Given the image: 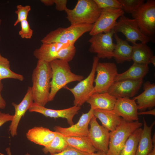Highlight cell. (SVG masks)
Masks as SVG:
<instances>
[{
    "label": "cell",
    "mask_w": 155,
    "mask_h": 155,
    "mask_svg": "<svg viewBox=\"0 0 155 155\" xmlns=\"http://www.w3.org/2000/svg\"><path fill=\"white\" fill-rule=\"evenodd\" d=\"M1 23H2V20L1 19H0V27L1 24ZM1 36H0V40H1Z\"/></svg>",
    "instance_id": "bcb514c9"
},
{
    "label": "cell",
    "mask_w": 155,
    "mask_h": 155,
    "mask_svg": "<svg viewBox=\"0 0 155 155\" xmlns=\"http://www.w3.org/2000/svg\"><path fill=\"white\" fill-rule=\"evenodd\" d=\"M142 125L138 121L128 122L122 118L120 124L114 131L110 132L107 155H119L129 136Z\"/></svg>",
    "instance_id": "5b68a950"
},
{
    "label": "cell",
    "mask_w": 155,
    "mask_h": 155,
    "mask_svg": "<svg viewBox=\"0 0 155 155\" xmlns=\"http://www.w3.org/2000/svg\"><path fill=\"white\" fill-rule=\"evenodd\" d=\"M131 15L141 32L152 39L155 34V1L147 0Z\"/></svg>",
    "instance_id": "8992f818"
},
{
    "label": "cell",
    "mask_w": 155,
    "mask_h": 155,
    "mask_svg": "<svg viewBox=\"0 0 155 155\" xmlns=\"http://www.w3.org/2000/svg\"><path fill=\"white\" fill-rule=\"evenodd\" d=\"M70 45H73L58 42L42 44L39 48L35 50L33 55L38 60L50 63L55 60L59 59L61 51Z\"/></svg>",
    "instance_id": "ac0fdd59"
},
{
    "label": "cell",
    "mask_w": 155,
    "mask_h": 155,
    "mask_svg": "<svg viewBox=\"0 0 155 155\" xmlns=\"http://www.w3.org/2000/svg\"><path fill=\"white\" fill-rule=\"evenodd\" d=\"M40 1L46 6H51L54 4V0H41Z\"/></svg>",
    "instance_id": "ab89813d"
},
{
    "label": "cell",
    "mask_w": 155,
    "mask_h": 155,
    "mask_svg": "<svg viewBox=\"0 0 155 155\" xmlns=\"http://www.w3.org/2000/svg\"><path fill=\"white\" fill-rule=\"evenodd\" d=\"M152 141L154 146H155V133L152 138Z\"/></svg>",
    "instance_id": "f6af8a7d"
},
{
    "label": "cell",
    "mask_w": 155,
    "mask_h": 155,
    "mask_svg": "<svg viewBox=\"0 0 155 155\" xmlns=\"http://www.w3.org/2000/svg\"><path fill=\"white\" fill-rule=\"evenodd\" d=\"M138 110L135 101L126 98L117 99L113 109L118 115L128 122L138 121Z\"/></svg>",
    "instance_id": "e0dca14e"
},
{
    "label": "cell",
    "mask_w": 155,
    "mask_h": 155,
    "mask_svg": "<svg viewBox=\"0 0 155 155\" xmlns=\"http://www.w3.org/2000/svg\"><path fill=\"white\" fill-rule=\"evenodd\" d=\"M90 154L81 152L68 146L62 152L50 155H90ZM25 155H30L28 153Z\"/></svg>",
    "instance_id": "e575fe53"
},
{
    "label": "cell",
    "mask_w": 155,
    "mask_h": 155,
    "mask_svg": "<svg viewBox=\"0 0 155 155\" xmlns=\"http://www.w3.org/2000/svg\"><path fill=\"white\" fill-rule=\"evenodd\" d=\"M3 88V85L1 81H0V109H4L6 105V102L2 96L1 92Z\"/></svg>",
    "instance_id": "74e56055"
},
{
    "label": "cell",
    "mask_w": 155,
    "mask_h": 155,
    "mask_svg": "<svg viewBox=\"0 0 155 155\" xmlns=\"http://www.w3.org/2000/svg\"><path fill=\"white\" fill-rule=\"evenodd\" d=\"M33 102L31 87L28 86L26 93L21 102L18 104L12 103L15 112L9 126V131L12 137L17 135V128L21 119Z\"/></svg>",
    "instance_id": "2e32d148"
},
{
    "label": "cell",
    "mask_w": 155,
    "mask_h": 155,
    "mask_svg": "<svg viewBox=\"0 0 155 155\" xmlns=\"http://www.w3.org/2000/svg\"><path fill=\"white\" fill-rule=\"evenodd\" d=\"M16 9L15 13L17 15V18L13 24L15 26L21 22L27 20L28 13L31 10V7L29 5L23 6L18 5L16 6Z\"/></svg>",
    "instance_id": "1f68e13d"
},
{
    "label": "cell",
    "mask_w": 155,
    "mask_h": 155,
    "mask_svg": "<svg viewBox=\"0 0 155 155\" xmlns=\"http://www.w3.org/2000/svg\"><path fill=\"white\" fill-rule=\"evenodd\" d=\"M124 13L121 9H102L99 17L89 32V34L92 36L99 33L108 32L113 30L117 22V20Z\"/></svg>",
    "instance_id": "8fae6325"
},
{
    "label": "cell",
    "mask_w": 155,
    "mask_h": 155,
    "mask_svg": "<svg viewBox=\"0 0 155 155\" xmlns=\"http://www.w3.org/2000/svg\"><path fill=\"white\" fill-rule=\"evenodd\" d=\"M115 34L113 30L106 33H99L92 36L88 40L90 43L89 51L97 54L99 59H111L113 57L115 44L113 37Z\"/></svg>",
    "instance_id": "9c48e42d"
},
{
    "label": "cell",
    "mask_w": 155,
    "mask_h": 155,
    "mask_svg": "<svg viewBox=\"0 0 155 155\" xmlns=\"http://www.w3.org/2000/svg\"><path fill=\"white\" fill-rule=\"evenodd\" d=\"M144 91L140 94L134 97L137 101L138 110L144 111L151 108L155 106V84L147 81L143 85Z\"/></svg>",
    "instance_id": "ffe728a7"
},
{
    "label": "cell",
    "mask_w": 155,
    "mask_h": 155,
    "mask_svg": "<svg viewBox=\"0 0 155 155\" xmlns=\"http://www.w3.org/2000/svg\"><path fill=\"white\" fill-rule=\"evenodd\" d=\"M132 60L133 63L148 65L154 55L153 51L147 44L141 42L132 44Z\"/></svg>",
    "instance_id": "484cf974"
},
{
    "label": "cell",
    "mask_w": 155,
    "mask_h": 155,
    "mask_svg": "<svg viewBox=\"0 0 155 155\" xmlns=\"http://www.w3.org/2000/svg\"><path fill=\"white\" fill-rule=\"evenodd\" d=\"M80 109L81 107L74 105L64 109H53L39 106L33 102L28 110L30 112L39 113L46 117L55 119L65 118L67 119L68 123L71 126L74 124V117L78 114Z\"/></svg>",
    "instance_id": "9a60e30c"
},
{
    "label": "cell",
    "mask_w": 155,
    "mask_h": 155,
    "mask_svg": "<svg viewBox=\"0 0 155 155\" xmlns=\"http://www.w3.org/2000/svg\"><path fill=\"white\" fill-rule=\"evenodd\" d=\"M117 99L108 92L95 93L92 94L86 102L92 110H113Z\"/></svg>",
    "instance_id": "44dd1931"
},
{
    "label": "cell",
    "mask_w": 155,
    "mask_h": 155,
    "mask_svg": "<svg viewBox=\"0 0 155 155\" xmlns=\"http://www.w3.org/2000/svg\"><path fill=\"white\" fill-rule=\"evenodd\" d=\"M99 59L94 56L91 71L88 76L83 79L74 87L70 88L67 86L64 88L69 91L73 94L74 105L81 107L92 94L94 88L93 84L96 73V69Z\"/></svg>",
    "instance_id": "ba28073f"
},
{
    "label": "cell",
    "mask_w": 155,
    "mask_h": 155,
    "mask_svg": "<svg viewBox=\"0 0 155 155\" xmlns=\"http://www.w3.org/2000/svg\"><path fill=\"white\" fill-rule=\"evenodd\" d=\"M142 131L139 128L134 131L126 140L119 155H135Z\"/></svg>",
    "instance_id": "83f0119b"
},
{
    "label": "cell",
    "mask_w": 155,
    "mask_h": 155,
    "mask_svg": "<svg viewBox=\"0 0 155 155\" xmlns=\"http://www.w3.org/2000/svg\"><path fill=\"white\" fill-rule=\"evenodd\" d=\"M143 80L127 79L115 82L107 92L116 99L133 97L141 88Z\"/></svg>",
    "instance_id": "4fadbf2b"
},
{
    "label": "cell",
    "mask_w": 155,
    "mask_h": 155,
    "mask_svg": "<svg viewBox=\"0 0 155 155\" xmlns=\"http://www.w3.org/2000/svg\"><path fill=\"white\" fill-rule=\"evenodd\" d=\"M52 71L51 88L49 102L52 101L58 92L68 84L80 82L84 78L83 76L72 72L69 62L56 59L50 63Z\"/></svg>",
    "instance_id": "7a4b0ae2"
},
{
    "label": "cell",
    "mask_w": 155,
    "mask_h": 155,
    "mask_svg": "<svg viewBox=\"0 0 155 155\" xmlns=\"http://www.w3.org/2000/svg\"><path fill=\"white\" fill-rule=\"evenodd\" d=\"M5 150L8 155H12L10 149L9 148H6Z\"/></svg>",
    "instance_id": "ee69618b"
},
{
    "label": "cell",
    "mask_w": 155,
    "mask_h": 155,
    "mask_svg": "<svg viewBox=\"0 0 155 155\" xmlns=\"http://www.w3.org/2000/svg\"><path fill=\"white\" fill-rule=\"evenodd\" d=\"M56 132L42 127H35L26 133L28 139L34 143L46 147L54 138Z\"/></svg>",
    "instance_id": "d6986e66"
},
{
    "label": "cell",
    "mask_w": 155,
    "mask_h": 155,
    "mask_svg": "<svg viewBox=\"0 0 155 155\" xmlns=\"http://www.w3.org/2000/svg\"></svg>",
    "instance_id": "7dc6e473"
},
{
    "label": "cell",
    "mask_w": 155,
    "mask_h": 155,
    "mask_svg": "<svg viewBox=\"0 0 155 155\" xmlns=\"http://www.w3.org/2000/svg\"><path fill=\"white\" fill-rule=\"evenodd\" d=\"M68 146L63 136L56 132L55 137L50 144L44 147L42 151L45 154L50 153V155H52L62 152Z\"/></svg>",
    "instance_id": "f546056e"
},
{
    "label": "cell",
    "mask_w": 155,
    "mask_h": 155,
    "mask_svg": "<svg viewBox=\"0 0 155 155\" xmlns=\"http://www.w3.org/2000/svg\"><path fill=\"white\" fill-rule=\"evenodd\" d=\"M144 127L139 142L135 155H148L154 146L152 141V132L155 124L154 121L148 126L144 118L143 119Z\"/></svg>",
    "instance_id": "603a6c76"
},
{
    "label": "cell",
    "mask_w": 155,
    "mask_h": 155,
    "mask_svg": "<svg viewBox=\"0 0 155 155\" xmlns=\"http://www.w3.org/2000/svg\"><path fill=\"white\" fill-rule=\"evenodd\" d=\"M96 71V76L92 94L107 92L118 74L116 65L114 63L98 62Z\"/></svg>",
    "instance_id": "52a82bcc"
},
{
    "label": "cell",
    "mask_w": 155,
    "mask_h": 155,
    "mask_svg": "<svg viewBox=\"0 0 155 155\" xmlns=\"http://www.w3.org/2000/svg\"><path fill=\"white\" fill-rule=\"evenodd\" d=\"M100 9L114 8L122 9V6L118 0H94Z\"/></svg>",
    "instance_id": "d6a6232c"
},
{
    "label": "cell",
    "mask_w": 155,
    "mask_h": 155,
    "mask_svg": "<svg viewBox=\"0 0 155 155\" xmlns=\"http://www.w3.org/2000/svg\"><path fill=\"white\" fill-rule=\"evenodd\" d=\"M52 71L50 63L38 60L32 76L33 102L45 106L49 102Z\"/></svg>",
    "instance_id": "6da1fadb"
},
{
    "label": "cell",
    "mask_w": 155,
    "mask_h": 155,
    "mask_svg": "<svg viewBox=\"0 0 155 155\" xmlns=\"http://www.w3.org/2000/svg\"><path fill=\"white\" fill-rule=\"evenodd\" d=\"M5 79H12L23 81L24 77L22 75L12 71L9 60L0 54V81Z\"/></svg>",
    "instance_id": "f1b7e54d"
},
{
    "label": "cell",
    "mask_w": 155,
    "mask_h": 155,
    "mask_svg": "<svg viewBox=\"0 0 155 155\" xmlns=\"http://www.w3.org/2000/svg\"><path fill=\"white\" fill-rule=\"evenodd\" d=\"M138 115H155V109H153L147 111H142L138 113Z\"/></svg>",
    "instance_id": "f35d334b"
},
{
    "label": "cell",
    "mask_w": 155,
    "mask_h": 155,
    "mask_svg": "<svg viewBox=\"0 0 155 155\" xmlns=\"http://www.w3.org/2000/svg\"><path fill=\"white\" fill-rule=\"evenodd\" d=\"M93 24H72L66 28L59 27L51 31L41 40L42 44L58 42L74 45L84 33L90 32Z\"/></svg>",
    "instance_id": "277c9868"
},
{
    "label": "cell",
    "mask_w": 155,
    "mask_h": 155,
    "mask_svg": "<svg viewBox=\"0 0 155 155\" xmlns=\"http://www.w3.org/2000/svg\"><path fill=\"white\" fill-rule=\"evenodd\" d=\"M101 11L94 0H79L74 8L72 9L67 8L65 11L66 18L72 25L93 24Z\"/></svg>",
    "instance_id": "3957f363"
},
{
    "label": "cell",
    "mask_w": 155,
    "mask_h": 155,
    "mask_svg": "<svg viewBox=\"0 0 155 155\" xmlns=\"http://www.w3.org/2000/svg\"><path fill=\"white\" fill-rule=\"evenodd\" d=\"M116 44L113 51V57L118 64L132 60L133 46L130 45L129 42L120 38L116 34H114Z\"/></svg>",
    "instance_id": "7402d4cb"
},
{
    "label": "cell",
    "mask_w": 155,
    "mask_h": 155,
    "mask_svg": "<svg viewBox=\"0 0 155 155\" xmlns=\"http://www.w3.org/2000/svg\"><path fill=\"white\" fill-rule=\"evenodd\" d=\"M115 34L120 32L126 38V40L132 44L137 41L147 44L152 39L144 34L140 30L136 21L126 17L124 15L121 16L114 29Z\"/></svg>",
    "instance_id": "30bf717a"
},
{
    "label": "cell",
    "mask_w": 155,
    "mask_h": 155,
    "mask_svg": "<svg viewBox=\"0 0 155 155\" xmlns=\"http://www.w3.org/2000/svg\"><path fill=\"white\" fill-rule=\"evenodd\" d=\"M93 111L90 108L88 112L83 114L76 123L69 127L55 126L53 128L55 131L65 137L87 136L88 125L91 119L94 116Z\"/></svg>",
    "instance_id": "5bb4252c"
},
{
    "label": "cell",
    "mask_w": 155,
    "mask_h": 155,
    "mask_svg": "<svg viewBox=\"0 0 155 155\" xmlns=\"http://www.w3.org/2000/svg\"><path fill=\"white\" fill-rule=\"evenodd\" d=\"M148 155H155V146H154L151 151Z\"/></svg>",
    "instance_id": "7bdbcfd3"
},
{
    "label": "cell",
    "mask_w": 155,
    "mask_h": 155,
    "mask_svg": "<svg viewBox=\"0 0 155 155\" xmlns=\"http://www.w3.org/2000/svg\"><path fill=\"white\" fill-rule=\"evenodd\" d=\"M89 125L87 137L94 147L98 151L107 154L108 149L110 132L98 123L94 116Z\"/></svg>",
    "instance_id": "7c38bea8"
},
{
    "label": "cell",
    "mask_w": 155,
    "mask_h": 155,
    "mask_svg": "<svg viewBox=\"0 0 155 155\" xmlns=\"http://www.w3.org/2000/svg\"><path fill=\"white\" fill-rule=\"evenodd\" d=\"M149 70L148 65L133 63L127 70L118 73L115 78V82L127 79H143Z\"/></svg>",
    "instance_id": "d4e9b609"
},
{
    "label": "cell",
    "mask_w": 155,
    "mask_h": 155,
    "mask_svg": "<svg viewBox=\"0 0 155 155\" xmlns=\"http://www.w3.org/2000/svg\"><path fill=\"white\" fill-rule=\"evenodd\" d=\"M93 114L100 120L102 126L110 132L114 131L120 124L122 119L113 110L95 109L93 111Z\"/></svg>",
    "instance_id": "cb8c5ba5"
},
{
    "label": "cell",
    "mask_w": 155,
    "mask_h": 155,
    "mask_svg": "<svg viewBox=\"0 0 155 155\" xmlns=\"http://www.w3.org/2000/svg\"><path fill=\"white\" fill-rule=\"evenodd\" d=\"M54 4L55 5V8L58 11H65L67 8V0H54Z\"/></svg>",
    "instance_id": "d590c367"
},
{
    "label": "cell",
    "mask_w": 155,
    "mask_h": 155,
    "mask_svg": "<svg viewBox=\"0 0 155 155\" xmlns=\"http://www.w3.org/2000/svg\"><path fill=\"white\" fill-rule=\"evenodd\" d=\"M90 155H107L106 153L101 151H97L91 154Z\"/></svg>",
    "instance_id": "60d3db41"
},
{
    "label": "cell",
    "mask_w": 155,
    "mask_h": 155,
    "mask_svg": "<svg viewBox=\"0 0 155 155\" xmlns=\"http://www.w3.org/2000/svg\"><path fill=\"white\" fill-rule=\"evenodd\" d=\"M21 30L19 32V34L22 38L31 39L33 34V30L30 28L27 20L20 22Z\"/></svg>",
    "instance_id": "836d02e7"
},
{
    "label": "cell",
    "mask_w": 155,
    "mask_h": 155,
    "mask_svg": "<svg viewBox=\"0 0 155 155\" xmlns=\"http://www.w3.org/2000/svg\"><path fill=\"white\" fill-rule=\"evenodd\" d=\"M152 63L153 65L155 66V56L153 55L151 58L150 61V63Z\"/></svg>",
    "instance_id": "b9f144b4"
},
{
    "label": "cell",
    "mask_w": 155,
    "mask_h": 155,
    "mask_svg": "<svg viewBox=\"0 0 155 155\" xmlns=\"http://www.w3.org/2000/svg\"><path fill=\"white\" fill-rule=\"evenodd\" d=\"M122 6L124 12L132 14L144 3V0H118Z\"/></svg>",
    "instance_id": "4dcf8cb0"
},
{
    "label": "cell",
    "mask_w": 155,
    "mask_h": 155,
    "mask_svg": "<svg viewBox=\"0 0 155 155\" xmlns=\"http://www.w3.org/2000/svg\"><path fill=\"white\" fill-rule=\"evenodd\" d=\"M63 137L68 146L77 150L90 154L98 151L87 136Z\"/></svg>",
    "instance_id": "4316f807"
},
{
    "label": "cell",
    "mask_w": 155,
    "mask_h": 155,
    "mask_svg": "<svg viewBox=\"0 0 155 155\" xmlns=\"http://www.w3.org/2000/svg\"><path fill=\"white\" fill-rule=\"evenodd\" d=\"M13 117V115L8 113H2L0 111V127L6 122L11 121Z\"/></svg>",
    "instance_id": "8d00e7d4"
}]
</instances>
